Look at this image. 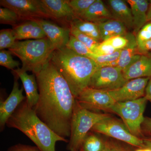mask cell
<instances>
[{"label":"cell","instance_id":"cell-43","mask_svg":"<svg viewBox=\"0 0 151 151\" xmlns=\"http://www.w3.org/2000/svg\"><path fill=\"white\" fill-rule=\"evenodd\" d=\"M144 151H151L150 149H149L148 148H144Z\"/></svg>","mask_w":151,"mask_h":151},{"label":"cell","instance_id":"cell-1","mask_svg":"<svg viewBox=\"0 0 151 151\" xmlns=\"http://www.w3.org/2000/svg\"><path fill=\"white\" fill-rule=\"evenodd\" d=\"M35 75L39 99L34 110L55 134L68 139L76 99L67 81L51 61Z\"/></svg>","mask_w":151,"mask_h":151},{"label":"cell","instance_id":"cell-13","mask_svg":"<svg viewBox=\"0 0 151 151\" xmlns=\"http://www.w3.org/2000/svg\"><path fill=\"white\" fill-rule=\"evenodd\" d=\"M36 20L40 25L55 50L66 47L70 39V28L61 27L44 19Z\"/></svg>","mask_w":151,"mask_h":151},{"label":"cell","instance_id":"cell-21","mask_svg":"<svg viewBox=\"0 0 151 151\" xmlns=\"http://www.w3.org/2000/svg\"><path fill=\"white\" fill-rule=\"evenodd\" d=\"M79 18L96 24L113 19L110 10L101 0H95Z\"/></svg>","mask_w":151,"mask_h":151},{"label":"cell","instance_id":"cell-24","mask_svg":"<svg viewBox=\"0 0 151 151\" xmlns=\"http://www.w3.org/2000/svg\"><path fill=\"white\" fill-rule=\"evenodd\" d=\"M70 23L73 24L81 32L94 40L100 43L102 42L100 29L97 24L86 21L77 18L74 19Z\"/></svg>","mask_w":151,"mask_h":151},{"label":"cell","instance_id":"cell-11","mask_svg":"<svg viewBox=\"0 0 151 151\" xmlns=\"http://www.w3.org/2000/svg\"><path fill=\"white\" fill-rule=\"evenodd\" d=\"M150 78L132 79L119 89L108 92L116 102L137 100L145 97L146 87Z\"/></svg>","mask_w":151,"mask_h":151},{"label":"cell","instance_id":"cell-25","mask_svg":"<svg viewBox=\"0 0 151 151\" xmlns=\"http://www.w3.org/2000/svg\"><path fill=\"white\" fill-rule=\"evenodd\" d=\"M66 47L77 54L91 59L95 55L85 45L71 35L70 39Z\"/></svg>","mask_w":151,"mask_h":151},{"label":"cell","instance_id":"cell-23","mask_svg":"<svg viewBox=\"0 0 151 151\" xmlns=\"http://www.w3.org/2000/svg\"><path fill=\"white\" fill-rule=\"evenodd\" d=\"M79 151H109L108 140L98 133L90 131L81 144Z\"/></svg>","mask_w":151,"mask_h":151},{"label":"cell","instance_id":"cell-3","mask_svg":"<svg viewBox=\"0 0 151 151\" xmlns=\"http://www.w3.org/2000/svg\"><path fill=\"white\" fill-rule=\"evenodd\" d=\"M6 126L22 132L41 151H55L57 142H68V140L57 134L39 119L26 99L10 117Z\"/></svg>","mask_w":151,"mask_h":151},{"label":"cell","instance_id":"cell-31","mask_svg":"<svg viewBox=\"0 0 151 151\" xmlns=\"http://www.w3.org/2000/svg\"><path fill=\"white\" fill-rule=\"evenodd\" d=\"M121 50H116L113 53L106 55H94L92 59L95 61L98 65V67L100 65L114 62L118 60L121 54Z\"/></svg>","mask_w":151,"mask_h":151},{"label":"cell","instance_id":"cell-37","mask_svg":"<svg viewBox=\"0 0 151 151\" xmlns=\"http://www.w3.org/2000/svg\"><path fill=\"white\" fill-rule=\"evenodd\" d=\"M141 129L144 137H151V118L145 117Z\"/></svg>","mask_w":151,"mask_h":151},{"label":"cell","instance_id":"cell-40","mask_svg":"<svg viewBox=\"0 0 151 151\" xmlns=\"http://www.w3.org/2000/svg\"><path fill=\"white\" fill-rule=\"evenodd\" d=\"M145 148H148L151 150V137H145L142 138Z\"/></svg>","mask_w":151,"mask_h":151},{"label":"cell","instance_id":"cell-18","mask_svg":"<svg viewBox=\"0 0 151 151\" xmlns=\"http://www.w3.org/2000/svg\"><path fill=\"white\" fill-rule=\"evenodd\" d=\"M107 2L113 19L124 24L128 29H133L132 11L127 2L122 0H108Z\"/></svg>","mask_w":151,"mask_h":151},{"label":"cell","instance_id":"cell-39","mask_svg":"<svg viewBox=\"0 0 151 151\" xmlns=\"http://www.w3.org/2000/svg\"><path fill=\"white\" fill-rule=\"evenodd\" d=\"M145 97L151 103V77L148 81L145 89Z\"/></svg>","mask_w":151,"mask_h":151},{"label":"cell","instance_id":"cell-12","mask_svg":"<svg viewBox=\"0 0 151 151\" xmlns=\"http://www.w3.org/2000/svg\"><path fill=\"white\" fill-rule=\"evenodd\" d=\"M19 77L15 76L13 87L10 94L4 101H1L0 103V128L2 131L6 124L8 120L13 114L19 105L26 99L23 94L24 87L20 89L18 81Z\"/></svg>","mask_w":151,"mask_h":151},{"label":"cell","instance_id":"cell-6","mask_svg":"<svg viewBox=\"0 0 151 151\" xmlns=\"http://www.w3.org/2000/svg\"><path fill=\"white\" fill-rule=\"evenodd\" d=\"M148 100L145 97L137 100L124 102H116L110 112L120 116L132 134L137 137H145L141 126L145 117L144 113Z\"/></svg>","mask_w":151,"mask_h":151},{"label":"cell","instance_id":"cell-34","mask_svg":"<svg viewBox=\"0 0 151 151\" xmlns=\"http://www.w3.org/2000/svg\"><path fill=\"white\" fill-rule=\"evenodd\" d=\"M116 51L111 45L103 42L100 43L94 53L97 55H106L112 54Z\"/></svg>","mask_w":151,"mask_h":151},{"label":"cell","instance_id":"cell-10","mask_svg":"<svg viewBox=\"0 0 151 151\" xmlns=\"http://www.w3.org/2000/svg\"><path fill=\"white\" fill-rule=\"evenodd\" d=\"M0 5L13 11L20 19L49 18L40 0H1Z\"/></svg>","mask_w":151,"mask_h":151},{"label":"cell","instance_id":"cell-32","mask_svg":"<svg viewBox=\"0 0 151 151\" xmlns=\"http://www.w3.org/2000/svg\"><path fill=\"white\" fill-rule=\"evenodd\" d=\"M138 46L151 40V22H149L140 29L136 35Z\"/></svg>","mask_w":151,"mask_h":151},{"label":"cell","instance_id":"cell-2","mask_svg":"<svg viewBox=\"0 0 151 151\" xmlns=\"http://www.w3.org/2000/svg\"><path fill=\"white\" fill-rule=\"evenodd\" d=\"M50 61L67 81L76 98L88 87L93 73L99 68L93 59L66 47L55 50Z\"/></svg>","mask_w":151,"mask_h":151},{"label":"cell","instance_id":"cell-35","mask_svg":"<svg viewBox=\"0 0 151 151\" xmlns=\"http://www.w3.org/2000/svg\"><path fill=\"white\" fill-rule=\"evenodd\" d=\"M108 143L109 151H133L129 147L116 140H108Z\"/></svg>","mask_w":151,"mask_h":151},{"label":"cell","instance_id":"cell-4","mask_svg":"<svg viewBox=\"0 0 151 151\" xmlns=\"http://www.w3.org/2000/svg\"><path fill=\"white\" fill-rule=\"evenodd\" d=\"M9 51L22 63V69L36 74L50 61L55 50L47 37L16 41Z\"/></svg>","mask_w":151,"mask_h":151},{"label":"cell","instance_id":"cell-27","mask_svg":"<svg viewBox=\"0 0 151 151\" xmlns=\"http://www.w3.org/2000/svg\"><path fill=\"white\" fill-rule=\"evenodd\" d=\"M13 29H1L0 31V50L11 48L17 41Z\"/></svg>","mask_w":151,"mask_h":151},{"label":"cell","instance_id":"cell-20","mask_svg":"<svg viewBox=\"0 0 151 151\" xmlns=\"http://www.w3.org/2000/svg\"><path fill=\"white\" fill-rule=\"evenodd\" d=\"M123 72L124 77L128 81L134 78L151 77V53L142 55L137 61Z\"/></svg>","mask_w":151,"mask_h":151},{"label":"cell","instance_id":"cell-28","mask_svg":"<svg viewBox=\"0 0 151 151\" xmlns=\"http://www.w3.org/2000/svg\"><path fill=\"white\" fill-rule=\"evenodd\" d=\"M95 0H71L68 1L76 16L79 18L87 11Z\"/></svg>","mask_w":151,"mask_h":151},{"label":"cell","instance_id":"cell-42","mask_svg":"<svg viewBox=\"0 0 151 151\" xmlns=\"http://www.w3.org/2000/svg\"><path fill=\"white\" fill-rule=\"evenodd\" d=\"M134 151H144V148H137Z\"/></svg>","mask_w":151,"mask_h":151},{"label":"cell","instance_id":"cell-26","mask_svg":"<svg viewBox=\"0 0 151 151\" xmlns=\"http://www.w3.org/2000/svg\"><path fill=\"white\" fill-rule=\"evenodd\" d=\"M70 35L86 45L93 52L97 48L100 42L96 41L88 36L78 30L73 24L70 23Z\"/></svg>","mask_w":151,"mask_h":151},{"label":"cell","instance_id":"cell-29","mask_svg":"<svg viewBox=\"0 0 151 151\" xmlns=\"http://www.w3.org/2000/svg\"><path fill=\"white\" fill-rule=\"evenodd\" d=\"M19 19V17L13 11L7 8H0L1 24L14 25Z\"/></svg>","mask_w":151,"mask_h":151},{"label":"cell","instance_id":"cell-17","mask_svg":"<svg viewBox=\"0 0 151 151\" xmlns=\"http://www.w3.org/2000/svg\"><path fill=\"white\" fill-rule=\"evenodd\" d=\"M133 19V33L135 35L147 22V12L150 2L146 0H128Z\"/></svg>","mask_w":151,"mask_h":151},{"label":"cell","instance_id":"cell-19","mask_svg":"<svg viewBox=\"0 0 151 151\" xmlns=\"http://www.w3.org/2000/svg\"><path fill=\"white\" fill-rule=\"evenodd\" d=\"M17 40H37L47 37L40 25L36 20H29L13 29Z\"/></svg>","mask_w":151,"mask_h":151},{"label":"cell","instance_id":"cell-30","mask_svg":"<svg viewBox=\"0 0 151 151\" xmlns=\"http://www.w3.org/2000/svg\"><path fill=\"white\" fill-rule=\"evenodd\" d=\"M0 65L8 69L14 70V68H19L20 63L13 58L12 53L5 50L0 51Z\"/></svg>","mask_w":151,"mask_h":151},{"label":"cell","instance_id":"cell-7","mask_svg":"<svg viewBox=\"0 0 151 151\" xmlns=\"http://www.w3.org/2000/svg\"><path fill=\"white\" fill-rule=\"evenodd\" d=\"M91 131L102 134L137 148H145L142 139L132 134L123 121L111 116L92 127Z\"/></svg>","mask_w":151,"mask_h":151},{"label":"cell","instance_id":"cell-14","mask_svg":"<svg viewBox=\"0 0 151 151\" xmlns=\"http://www.w3.org/2000/svg\"><path fill=\"white\" fill-rule=\"evenodd\" d=\"M49 18L72 22L77 18L66 0H40Z\"/></svg>","mask_w":151,"mask_h":151},{"label":"cell","instance_id":"cell-8","mask_svg":"<svg viewBox=\"0 0 151 151\" xmlns=\"http://www.w3.org/2000/svg\"><path fill=\"white\" fill-rule=\"evenodd\" d=\"M118 66L99 68L93 73L88 87L111 91L119 89L128 81Z\"/></svg>","mask_w":151,"mask_h":151},{"label":"cell","instance_id":"cell-5","mask_svg":"<svg viewBox=\"0 0 151 151\" xmlns=\"http://www.w3.org/2000/svg\"><path fill=\"white\" fill-rule=\"evenodd\" d=\"M111 116L108 113L86 110L81 107L76 100L71 120L70 137L66 147L68 150L79 151L84 139L92 127Z\"/></svg>","mask_w":151,"mask_h":151},{"label":"cell","instance_id":"cell-33","mask_svg":"<svg viewBox=\"0 0 151 151\" xmlns=\"http://www.w3.org/2000/svg\"><path fill=\"white\" fill-rule=\"evenodd\" d=\"M110 45L116 50L123 49L127 45L128 40L124 36H117L103 41Z\"/></svg>","mask_w":151,"mask_h":151},{"label":"cell","instance_id":"cell-41","mask_svg":"<svg viewBox=\"0 0 151 151\" xmlns=\"http://www.w3.org/2000/svg\"><path fill=\"white\" fill-rule=\"evenodd\" d=\"M151 22V1H150L147 12V22Z\"/></svg>","mask_w":151,"mask_h":151},{"label":"cell","instance_id":"cell-22","mask_svg":"<svg viewBox=\"0 0 151 151\" xmlns=\"http://www.w3.org/2000/svg\"><path fill=\"white\" fill-rule=\"evenodd\" d=\"M100 29L102 42L109 39L117 36H125L127 28L124 24L114 19L97 24Z\"/></svg>","mask_w":151,"mask_h":151},{"label":"cell","instance_id":"cell-36","mask_svg":"<svg viewBox=\"0 0 151 151\" xmlns=\"http://www.w3.org/2000/svg\"><path fill=\"white\" fill-rule=\"evenodd\" d=\"M8 151H41L36 146H32L27 145L19 144L12 146L8 149Z\"/></svg>","mask_w":151,"mask_h":151},{"label":"cell","instance_id":"cell-15","mask_svg":"<svg viewBox=\"0 0 151 151\" xmlns=\"http://www.w3.org/2000/svg\"><path fill=\"white\" fill-rule=\"evenodd\" d=\"M124 36L128 40V42L122 50L118 65L123 72L137 61L142 55L139 53L136 35L132 32H128Z\"/></svg>","mask_w":151,"mask_h":151},{"label":"cell","instance_id":"cell-9","mask_svg":"<svg viewBox=\"0 0 151 151\" xmlns=\"http://www.w3.org/2000/svg\"><path fill=\"white\" fill-rule=\"evenodd\" d=\"M79 105L86 110L99 113L111 111L116 102L108 91L87 87L76 97Z\"/></svg>","mask_w":151,"mask_h":151},{"label":"cell","instance_id":"cell-38","mask_svg":"<svg viewBox=\"0 0 151 151\" xmlns=\"http://www.w3.org/2000/svg\"><path fill=\"white\" fill-rule=\"evenodd\" d=\"M139 53L141 55H147L151 51V40L138 46Z\"/></svg>","mask_w":151,"mask_h":151},{"label":"cell","instance_id":"cell-16","mask_svg":"<svg viewBox=\"0 0 151 151\" xmlns=\"http://www.w3.org/2000/svg\"><path fill=\"white\" fill-rule=\"evenodd\" d=\"M14 73L20 78L26 93V100L30 107L33 109L37 105L39 99L38 87L35 74H28L22 68L13 70Z\"/></svg>","mask_w":151,"mask_h":151}]
</instances>
